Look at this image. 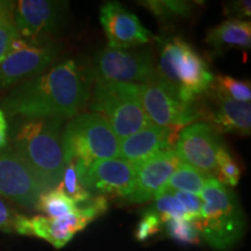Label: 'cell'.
<instances>
[{
	"label": "cell",
	"mask_w": 251,
	"mask_h": 251,
	"mask_svg": "<svg viewBox=\"0 0 251 251\" xmlns=\"http://www.w3.org/2000/svg\"><path fill=\"white\" fill-rule=\"evenodd\" d=\"M92 81L90 68L67 59L15 85L2 99V107L11 118H74L85 108Z\"/></svg>",
	"instance_id": "1"
},
{
	"label": "cell",
	"mask_w": 251,
	"mask_h": 251,
	"mask_svg": "<svg viewBox=\"0 0 251 251\" xmlns=\"http://www.w3.org/2000/svg\"><path fill=\"white\" fill-rule=\"evenodd\" d=\"M64 119H19L12 130L13 151L25 162L47 191L62 183L63 161L61 130Z\"/></svg>",
	"instance_id": "2"
},
{
	"label": "cell",
	"mask_w": 251,
	"mask_h": 251,
	"mask_svg": "<svg viewBox=\"0 0 251 251\" xmlns=\"http://www.w3.org/2000/svg\"><path fill=\"white\" fill-rule=\"evenodd\" d=\"M199 197L201 215L193 220L199 234L213 249L226 251L233 248L243 237L247 227L236 194L209 176Z\"/></svg>",
	"instance_id": "3"
},
{
	"label": "cell",
	"mask_w": 251,
	"mask_h": 251,
	"mask_svg": "<svg viewBox=\"0 0 251 251\" xmlns=\"http://www.w3.org/2000/svg\"><path fill=\"white\" fill-rule=\"evenodd\" d=\"M156 72V80L174 87L185 102L202 97L214 79L205 59L180 37L165 41Z\"/></svg>",
	"instance_id": "4"
},
{
	"label": "cell",
	"mask_w": 251,
	"mask_h": 251,
	"mask_svg": "<svg viewBox=\"0 0 251 251\" xmlns=\"http://www.w3.org/2000/svg\"><path fill=\"white\" fill-rule=\"evenodd\" d=\"M63 161L90 168L93 163L119 157L120 139L97 113L72 118L61 137Z\"/></svg>",
	"instance_id": "5"
},
{
	"label": "cell",
	"mask_w": 251,
	"mask_h": 251,
	"mask_svg": "<svg viewBox=\"0 0 251 251\" xmlns=\"http://www.w3.org/2000/svg\"><path fill=\"white\" fill-rule=\"evenodd\" d=\"M90 107L108 122L120 140L153 125L141 102L139 84L96 81Z\"/></svg>",
	"instance_id": "6"
},
{
	"label": "cell",
	"mask_w": 251,
	"mask_h": 251,
	"mask_svg": "<svg viewBox=\"0 0 251 251\" xmlns=\"http://www.w3.org/2000/svg\"><path fill=\"white\" fill-rule=\"evenodd\" d=\"M139 89L144 112L156 126L174 129L202 119L200 98L185 102L174 87L161 80L139 84Z\"/></svg>",
	"instance_id": "7"
},
{
	"label": "cell",
	"mask_w": 251,
	"mask_h": 251,
	"mask_svg": "<svg viewBox=\"0 0 251 251\" xmlns=\"http://www.w3.org/2000/svg\"><path fill=\"white\" fill-rule=\"evenodd\" d=\"M90 70L96 81L149 84L157 79L152 54L148 49H102L94 56Z\"/></svg>",
	"instance_id": "8"
},
{
	"label": "cell",
	"mask_w": 251,
	"mask_h": 251,
	"mask_svg": "<svg viewBox=\"0 0 251 251\" xmlns=\"http://www.w3.org/2000/svg\"><path fill=\"white\" fill-rule=\"evenodd\" d=\"M67 2L50 0H21L15 5L13 23L19 36L30 45L51 42L67 15Z\"/></svg>",
	"instance_id": "9"
},
{
	"label": "cell",
	"mask_w": 251,
	"mask_h": 251,
	"mask_svg": "<svg viewBox=\"0 0 251 251\" xmlns=\"http://www.w3.org/2000/svg\"><path fill=\"white\" fill-rule=\"evenodd\" d=\"M107 198L98 196L89 201L80 203L77 211L62 218L51 219L45 215L29 218L30 236H35L61 249L72 240L78 231L83 230L93 220L107 211Z\"/></svg>",
	"instance_id": "10"
},
{
	"label": "cell",
	"mask_w": 251,
	"mask_h": 251,
	"mask_svg": "<svg viewBox=\"0 0 251 251\" xmlns=\"http://www.w3.org/2000/svg\"><path fill=\"white\" fill-rule=\"evenodd\" d=\"M59 47L52 42L30 45L18 39L0 62V90L39 76L57 59Z\"/></svg>",
	"instance_id": "11"
},
{
	"label": "cell",
	"mask_w": 251,
	"mask_h": 251,
	"mask_svg": "<svg viewBox=\"0 0 251 251\" xmlns=\"http://www.w3.org/2000/svg\"><path fill=\"white\" fill-rule=\"evenodd\" d=\"M222 146L214 126L209 122H194L180 131L174 150L181 163L215 177L216 153Z\"/></svg>",
	"instance_id": "12"
},
{
	"label": "cell",
	"mask_w": 251,
	"mask_h": 251,
	"mask_svg": "<svg viewBox=\"0 0 251 251\" xmlns=\"http://www.w3.org/2000/svg\"><path fill=\"white\" fill-rule=\"evenodd\" d=\"M35 175L9 147L0 149V196L29 209H36L46 192Z\"/></svg>",
	"instance_id": "13"
},
{
	"label": "cell",
	"mask_w": 251,
	"mask_h": 251,
	"mask_svg": "<svg viewBox=\"0 0 251 251\" xmlns=\"http://www.w3.org/2000/svg\"><path fill=\"white\" fill-rule=\"evenodd\" d=\"M100 23L111 49L136 48L152 39L151 31L120 2H105L100 7Z\"/></svg>",
	"instance_id": "14"
},
{
	"label": "cell",
	"mask_w": 251,
	"mask_h": 251,
	"mask_svg": "<svg viewBox=\"0 0 251 251\" xmlns=\"http://www.w3.org/2000/svg\"><path fill=\"white\" fill-rule=\"evenodd\" d=\"M136 165L117 157L93 163L80 184L100 196L127 199L133 192Z\"/></svg>",
	"instance_id": "15"
},
{
	"label": "cell",
	"mask_w": 251,
	"mask_h": 251,
	"mask_svg": "<svg viewBox=\"0 0 251 251\" xmlns=\"http://www.w3.org/2000/svg\"><path fill=\"white\" fill-rule=\"evenodd\" d=\"M180 161L174 149L165 150L136 165L133 192L128 203H142L158 196Z\"/></svg>",
	"instance_id": "16"
},
{
	"label": "cell",
	"mask_w": 251,
	"mask_h": 251,
	"mask_svg": "<svg viewBox=\"0 0 251 251\" xmlns=\"http://www.w3.org/2000/svg\"><path fill=\"white\" fill-rule=\"evenodd\" d=\"M175 134V129L171 128L150 125L149 127L120 140L119 157L131 164L139 165L156 153L172 149L171 143Z\"/></svg>",
	"instance_id": "17"
},
{
	"label": "cell",
	"mask_w": 251,
	"mask_h": 251,
	"mask_svg": "<svg viewBox=\"0 0 251 251\" xmlns=\"http://www.w3.org/2000/svg\"><path fill=\"white\" fill-rule=\"evenodd\" d=\"M213 109L205 112V119L211 120L219 133H236L250 135L251 105L225 98L213 92Z\"/></svg>",
	"instance_id": "18"
},
{
	"label": "cell",
	"mask_w": 251,
	"mask_h": 251,
	"mask_svg": "<svg viewBox=\"0 0 251 251\" xmlns=\"http://www.w3.org/2000/svg\"><path fill=\"white\" fill-rule=\"evenodd\" d=\"M205 42L218 52L228 48L250 49L251 25L240 19L224 21L208 30Z\"/></svg>",
	"instance_id": "19"
},
{
	"label": "cell",
	"mask_w": 251,
	"mask_h": 251,
	"mask_svg": "<svg viewBox=\"0 0 251 251\" xmlns=\"http://www.w3.org/2000/svg\"><path fill=\"white\" fill-rule=\"evenodd\" d=\"M208 177L209 176L205 175L203 172L193 168V166L184 164V163L180 162L177 165V168L175 169V171L172 172L170 178L166 181L165 186L162 188L159 194L163 192L181 191V192L192 193L199 197Z\"/></svg>",
	"instance_id": "20"
},
{
	"label": "cell",
	"mask_w": 251,
	"mask_h": 251,
	"mask_svg": "<svg viewBox=\"0 0 251 251\" xmlns=\"http://www.w3.org/2000/svg\"><path fill=\"white\" fill-rule=\"evenodd\" d=\"M36 209L45 213L48 218L57 219L76 212L77 205L67 196L62 184H59L57 187L41 194Z\"/></svg>",
	"instance_id": "21"
},
{
	"label": "cell",
	"mask_w": 251,
	"mask_h": 251,
	"mask_svg": "<svg viewBox=\"0 0 251 251\" xmlns=\"http://www.w3.org/2000/svg\"><path fill=\"white\" fill-rule=\"evenodd\" d=\"M209 89L216 94L235 100V101L250 102L251 100V86L249 80H238L230 76L220 75L214 77Z\"/></svg>",
	"instance_id": "22"
},
{
	"label": "cell",
	"mask_w": 251,
	"mask_h": 251,
	"mask_svg": "<svg viewBox=\"0 0 251 251\" xmlns=\"http://www.w3.org/2000/svg\"><path fill=\"white\" fill-rule=\"evenodd\" d=\"M216 176L220 183L225 186L235 187L241 178V168L233 158L230 152L225 146H222L216 153Z\"/></svg>",
	"instance_id": "23"
},
{
	"label": "cell",
	"mask_w": 251,
	"mask_h": 251,
	"mask_svg": "<svg viewBox=\"0 0 251 251\" xmlns=\"http://www.w3.org/2000/svg\"><path fill=\"white\" fill-rule=\"evenodd\" d=\"M164 224L168 235L172 240L185 246L199 244L200 234L192 220L169 219Z\"/></svg>",
	"instance_id": "24"
},
{
	"label": "cell",
	"mask_w": 251,
	"mask_h": 251,
	"mask_svg": "<svg viewBox=\"0 0 251 251\" xmlns=\"http://www.w3.org/2000/svg\"><path fill=\"white\" fill-rule=\"evenodd\" d=\"M144 7L148 8L152 14L157 18L166 20L176 17H188L192 12V4L187 1H157V0H150V1L141 2Z\"/></svg>",
	"instance_id": "25"
},
{
	"label": "cell",
	"mask_w": 251,
	"mask_h": 251,
	"mask_svg": "<svg viewBox=\"0 0 251 251\" xmlns=\"http://www.w3.org/2000/svg\"><path fill=\"white\" fill-rule=\"evenodd\" d=\"M61 184L64 192L67 193V196L70 198L76 205L77 203L80 205V203L89 201L91 198H92L91 192H89V191L80 184V181L77 177L75 164L72 162L68 163V164L65 165L64 175H63V179Z\"/></svg>",
	"instance_id": "26"
},
{
	"label": "cell",
	"mask_w": 251,
	"mask_h": 251,
	"mask_svg": "<svg viewBox=\"0 0 251 251\" xmlns=\"http://www.w3.org/2000/svg\"><path fill=\"white\" fill-rule=\"evenodd\" d=\"M155 202V212L159 215L164 224L169 219H188L187 213L183 205L178 201L177 198L171 192H163L157 196Z\"/></svg>",
	"instance_id": "27"
},
{
	"label": "cell",
	"mask_w": 251,
	"mask_h": 251,
	"mask_svg": "<svg viewBox=\"0 0 251 251\" xmlns=\"http://www.w3.org/2000/svg\"><path fill=\"white\" fill-rule=\"evenodd\" d=\"M18 39L20 36L14 26L13 15L0 18V62L11 51Z\"/></svg>",
	"instance_id": "28"
},
{
	"label": "cell",
	"mask_w": 251,
	"mask_h": 251,
	"mask_svg": "<svg viewBox=\"0 0 251 251\" xmlns=\"http://www.w3.org/2000/svg\"><path fill=\"white\" fill-rule=\"evenodd\" d=\"M162 224L161 218L155 211L146 212V214L143 215L142 220L137 226L136 231H135V238L141 242L148 240L161 230Z\"/></svg>",
	"instance_id": "29"
},
{
	"label": "cell",
	"mask_w": 251,
	"mask_h": 251,
	"mask_svg": "<svg viewBox=\"0 0 251 251\" xmlns=\"http://www.w3.org/2000/svg\"><path fill=\"white\" fill-rule=\"evenodd\" d=\"M24 216L15 212L4 200L0 199V230L18 234L19 226Z\"/></svg>",
	"instance_id": "30"
},
{
	"label": "cell",
	"mask_w": 251,
	"mask_h": 251,
	"mask_svg": "<svg viewBox=\"0 0 251 251\" xmlns=\"http://www.w3.org/2000/svg\"><path fill=\"white\" fill-rule=\"evenodd\" d=\"M174 193V196L177 198V200L179 201L186 211L188 218L191 220H197L201 215V207L202 201L200 199V197L196 196V194L187 193V192H181V191H177V192H171Z\"/></svg>",
	"instance_id": "31"
},
{
	"label": "cell",
	"mask_w": 251,
	"mask_h": 251,
	"mask_svg": "<svg viewBox=\"0 0 251 251\" xmlns=\"http://www.w3.org/2000/svg\"><path fill=\"white\" fill-rule=\"evenodd\" d=\"M251 2L249 0H241V1L229 2L225 6V13L229 17L246 18L251 15Z\"/></svg>",
	"instance_id": "32"
},
{
	"label": "cell",
	"mask_w": 251,
	"mask_h": 251,
	"mask_svg": "<svg viewBox=\"0 0 251 251\" xmlns=\"http://www.w3.org/2000/svg\"><path fill=\"white\" fill-rule=\"evenodd\" d=\"M7 143V121L5 113L0 108V149H2Z\"/></svg>",
	"instance_id": "33"
},
{
	"label": "cell",
	"mask_w": 251,
	"mask_h": 251,
	"mask_svg": "<svg viewBox=\"0 0 251 251\" xmlns=\"http://www.w3.org/2000/svg\"><path fill=\"white\" fill-rule=\"evenodd\" d=\"M15 4L13 1H4L0 0V18L7 17V15H13Z\"/></svg>",
	"instance_id": "34"
}]
</instances>
